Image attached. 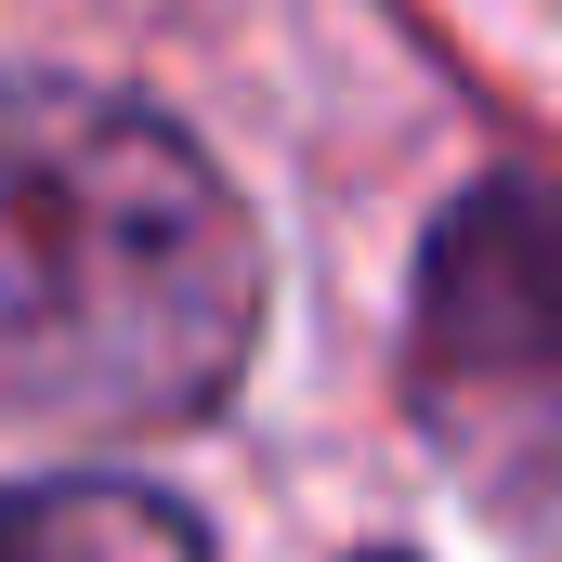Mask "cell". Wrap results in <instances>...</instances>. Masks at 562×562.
I'll return each mask as SVG.
<instances>
[{
  "label": "cell",
  "mask_w": 562,
  "mask_h": 562,
  "mask_svg": "<svg viewBox=\"0 0 562 562\" xmlns=\"http://www.w3.org/2000/svg\"><path fill=\"white\" fill-rule=\"evenodd\" d=\"M262 353V223L132 92L0 79V431H196Z\"/></svg>",
  "instance_id": "cell-1"
},
{
  "label": "cell",
  "mask_w": 562,
  "mask_h": 562,
  "mask_svg": "<svg viewBox=\"0 0 562 562\" xmlns=\"http://www.w3.org/2000/svg\"><path fill=\"white\" fill-rule=\"evenodd\" d=\"M419 393L484 524L524 562H562V196L484 183L445 210L419 276Z\"/></svg>",
  "instance_id": "cell-2"
},
{
  "label": "cell",
  "mask_w": 562,
  "mask_h": 562,
  "mask_svg": "<svg viewBox=\"0 0 562 562\" xmlns=\"http://www.w3.org/2000/svg\"><path fill=\"white\" fill-rule=\"evenodd\" d=\"M0 562H210V537L157 484L53 471V484H13L0 497Z\"/></svg>",
  "instance_id": "cell-3"
}]
</instances>
